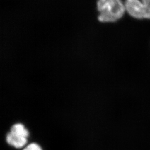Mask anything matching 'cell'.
I'll return each mask as SVG.
<instances>
[{
  "mask_svg": "<svg viewBox=\"0 0 150 150\" xmlns=\"http://www.w3.org/2000/svg\"><path fill=\"white\" fill-rule=\"evenodd\" d=\"M6 141L9 145L18 149L21 148L26 144L27 137L10 131L7 135Z\"/></svg>",
  "mask_w": 150,
  "mask_h": 150,
  "instance_id": "3",
  "label": "cell"
},
{
  "mask_svg": "<svg viewBox=\"0 0 150 150\" xmlns=\"http://www.w3.org/2000/svg\"><path fill=\"white\" fill-rule=\"evenodd\" d=\"M144 20H150V0H141Z\"/></svg>",
  "mask_w": 150,
  "mask_h": 150,
  "instance_id": "5",
  "label": "cell"
},
{
  "mask_svg": "<svg viewBox=\"0 0 150 150\" xmlns=\"http://www.w3.org/2000/svg\"><path fill=\"white\" fill-rule=\"evenodd\" d=\"M23 150H42L41 147L39 146V145L37 144H35L33 143L31 144H30L28 145L27 147L24 149Z\"/></svg>",
  "mask_w": 150,
  "mask_h": 150,
  "instance_id": "6",
  "label": "cell"
},
{
  "mask_svg": "<svg viewBox=\"0 0 150 150\" xmlns=\"http://www.w3.org/2000/svg\"><path fill=\"white\" fill-rule=\"evenodd\" d=\"M124 3L126 12L129 16L136 19L144 20L141 0H125Z\"/></svg>",
  "mask_w": 150,
  "mask_h": 150,
  "instance_id": "2",
  "label": "cell"
},
{
  "mask_svg": "<svg viewBox=\"0 0 150 150\" xmlns=\"http://www.w3.org/2000/svg\"><path fill=\"white\" fill-rule=\"evenodd\" d=\"M97 10L100 12L98 20L102 22L117 21L126 12L122 0H98Z\"/></svg>",
  "mask_w": 150,
  "mask_h": 150,
  "instance_id": "1",
  "label": "cell"
},
{
  "mask_svg": "<svg viewBox=\"0 0 150 150\" xmlns=\"http://www.w3.org/2000/svg\"><path fill=\"white\" fill-rule=\"evenodd\" d=\"M11 132L20 134L26 137H28L29 136V132L28 130L21 123H16L14 125L11 127Z\"/></svg>",
  "mask_w": 150,
  "mask_h": 150,
  "instance_id": "4",
  "label": "cell"
}]
</instances>
